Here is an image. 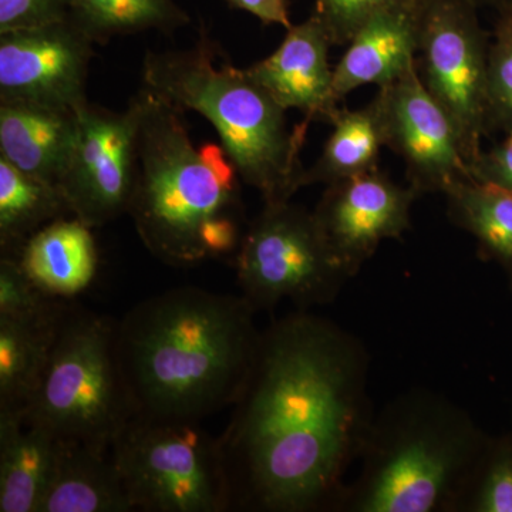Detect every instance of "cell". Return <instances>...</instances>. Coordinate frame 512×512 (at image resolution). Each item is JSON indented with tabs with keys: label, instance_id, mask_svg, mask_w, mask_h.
<instances>
[{
	"label": "cell",
	"instance_id": "cell-23",
	"mask_svg": "<svg viewBox=\"0 0 512 512\" xmlns=\"http://www.w3.org/2000/svg\"><path fill=\"white\" fill-rule=\"evenodd\" d=\"M72 214L62 190L0 157V249L15 258L30 237Z\"/></svg>",
	"mask_w": 512,
	"mask_h": 512
},
{
	"label": "cell",
	"instance_id": "cell-18",
	"mask_svg": "<svg viewBox=\"0 0 512 512\" xmlns=\"http://www.w3.org/2000/svg\"><path fill=\"white\" fill-rule=\"evenodd\" d=\"M92 229L79 218H62L30 237L15 259L40 289L56 298H73L90 288L99 271Z\"/></svg>",
	"mask_w": 512,
	"mask_h": 512
},
{
	"label": "cell",
	"instance_id": "cell-24",
	"mask_svg": "<svg viewBox=\"0 0 512 512\" xmlns=\"http://www.w3.org/2000/svg\"><path fill=\"white\" fill-rule=\"evenodd\" d=\"M70 19L96 45L144 32L171 35L190 23L177 0H72Z\"/></svg>",
	"mask_w": 512,
	"mask_h": 512
},
{
	"label": "cell",
	"instance_id": "cell-12",
	"mask_svg": "<svg viewBox=\"0 0 512 512\" xmlns=\"http://www.w3.org/2000/svg\"><path fill=\"white\" fill-rule=\"evenodd\" d=\"M94 45L72 19L0 33V101L79 109Z\"/></svg>",
	"mask_w": 512,
	"mask_h": 512
},
{
	"label": "cell",
	"instance_id": "cell-29",
	"mask_svg": "<svg viewBox=\"0 0 512 512\" xmlns=\"http://www.w3.org/2000/svg\"><path fill=\"white\" fill-rule=\"evenodd\" d=\"M72 15V0H0V33L39 28Z\"/></svg>",
	"mask_w": 512,
	"mask_h": 512
},
{
	"label": "cell",
	"instance_id": "cell-32",
	"mask_svg": "<svg viewBox=\"0 0 512 512\" xmlns=\"http://www.w3.org/2000/svg\"><path fill=\"white\" fill-rule=\"evenodd\" d=\"M478 9H490L497 13L512 12V0H471Z\"/></svg>",
	"mask_w": 512,
	"mask_h": 512
},
{
	"label": "cell",
	"instance_id": "cell-6",
	"mask_svg": "<svg viewBox=\"0 0 512 512\" xmlns=\"http://www.w3.org/2000/svg\"><path fill=\"white\" fill-rule=\"evenodd\" d=\"M117 323L69 308L25 416L62 441L110 451L134 416L117 356Z\"/></svg>",
	"mask_w": 512,
	"mask_h": 512
},
{
	"label": "cell",
	"instance_id": "cell-19",
	"mask_svg": "<svg viewBox=\"0 0 512 512\" xmlns=\"http://www.w3.org/2000/svg\"><path fill=\"white\" fill-rule=\"evenodd\" d=\"M133 510L110 451L63 441L39 512Z\"/></svg>",
	"mask_w": 512,
	"mask_h": 512
},
{
	"label": "cell",
	"instance_id": "cell-7",
	"mask_svg": "<svg viewBox=\"0 0 512 512\" xmlns=\"http://www.w3.org/2000/svg\"><path fill=\"white\" fill-rule=\"evenodd\" d=\"M110 453L134 510L234 508L220 439L202 429L200 421L133 416Z\"/></svg>",
	"mask_w": 512,
	"mask_h": 512
},
{
	"label": "cell",
	"instance_id": "cell-13",
	"mask_svg": "<svg viewBox=\"0 0 512 512\" xmlns=\"http://www.w3.org/2000/svg\"><path fill=\"white\" fill-rule=\"evenodd\" d=\"M420 195L376 170L326 185L313 217L333 258L350 279L386 239L410 228Z\"/></svg>",
	"mask_w": 512,
	"mask_h": 512
},
{
	"label": "cell",
	"instance_id": "cell-3",
	"mask_svg": "<svg viewBox=\"0 0 512 512\" xmlns=\"http://www.w3.org/2000/svg\"><path fill=\"white\" fill-rule=\"evenodd\" d=\"M137 173L128 215L148 251L188 266L237 255L245 208L237 168L224 148H197L183 113L141 87Z\"/></svg>",
	"mask_w": 512,
	"mask_h": 512
},
{
	"label": "cell",
	"instance_id": "cell-21",
	"mask_svg": "<svg viewBox=\"0 0 512 512\" xmlns=\"http://www.w3.org/2000/svg\"><path fill=\"white\" fill-rule=\"evenodd\" d=\"M63 316L55 322L0 318V414L29 409L45 376Z\"/></svg>",
	"mask_w": 512,
	"mask_h": 512
},
{
	"label": "cell",
	"instance_id": "cell-14",
	"mask_svg": "<svg viewBox=\"0 0 512 512\" xmlns=\"http://www.w3.org/2000/svg\"><path fill=\"white\" fill-rule=\"evenodd\" d=\"M332 40L313 12L305 22L286 29L272 55L248 67V72L282 109L298 110L308 123L332 124L340 110L333 92L329 63Z\"/></svg>",
	"mask_w": 512,
	"mask_h": 512
},
{
	"label": "cell",
	"instance_id": "cell-11",
	"mask_svg": "<svg viewBox=\"0 0 512 512\" xmlns=\"http://www.w3.org/2000/svg\"><path fill=\"white\" fill-rule=\"evenodd\" d=\"M375 101L386 148L402 158L407 185L417 194H444L471 177L456 128L421 80L417 63L377 87Z\"/></svg>",
	"mask_w": 512,
	"mask_h": 512
},
{
	"label": "cell",
	"instance_id": "cell-16",
	"mask_svg": "<svg viewBox=\"0 0 512 512\" xmlns=\"http://www.w3.org/2000/svg\"><path fill=\"white\" fill-rule=\"evenodd\" d=\"M77 133V110L0 101V157L59 187Z\"/></svg>",
	"mask_w": 512,
	"mask_h": 512
},
{
	"label": "cell",
	"instance_id": "cell-9",
	"mask_svg": "<svg viewBox=\"0 0 512 512\" xmlns=\"http://www.w3.org/2000/svg\"><path fill=\"white\" fill-rule=\"evenodd\" d=\"M471 0H421L417 67L424 86L456 128L468 167L483 151L491 33Z\"/></svg>",
	"mask_w": 512,
	"mask_h": 512
},
{
	"label": "cell",
	"instance_id": "cell-25",
	"mask_svg": "<svg viewBox=\"0 0 512 512\" xmlns=\"http://www.w3.org/2000/svg\"><path fill=\"white\" fill-rule=\"evenodd\" d=\"M454 512H512V431L488 437Z\"/></svg>",
	"mask_w": 512,
	"mask_h": 512
},
{
	"label": "cell",
	"instance_id": "cell-26",
	"mask_svg": "<svg viewBox=\"0 0 512 512\" xmlns=\"http://www.w3.org/2000/svg\"><path fill=\"white\" fill-rule=\"evenodd\" d=\"M487 136L512 131V12L497 13L485 87Z\"/></svg>",
	"mask_w": 512,
	"mask_h": 512
},
{
	"label": "cell",
	"instance_id": "cell-17",
	"mask_svg": "<svg viewBox=\"0 0 512 512\" xmlns=\"http://www.w3.org/2000/svg\"><path fill=\"white\" fill-rule=\"evenodd\" d=\"M62 443L25 413L0 414V512H39Z\"/></svg>",
	"mask_w": 512,
	"mask_h": 512
},
{
	"label": "cell",
	"instance_id": "cell-8",
	"mask_svg": "<svg viewBox=\"0 0 512 512\" xmlns=\"http://www.w3.org/2000/svg\"><path fill=\"white\" fill-rule=\"evenodd\" d=\"M242 296L255 311L284 299L301 311L335 301L349 276L329 251L313 212L265 202L234 258Z\"/></svg>",
	"mask_w": 512,
	"mask_h": 512
},
{
	"label": "cell",
	"instance_id": "cell-10",
	"mask_svg": "<svg viewBox=\"0 0 512 512\" xmlns=\"http://www.w3.org/2000/svg\"><path fill=\"white\" fill-rule=\"evenodd\" d=\"M140 107L106 109L86 101L77 109V133L60 181L73 217L97 228L128 214L137 173Z\"/></svg>",
	"mask_w": 512,
	"mask_h": 512
},
{
	"label": "cell",
	"instance_id": "cell-1",
	"mask_svg": "<svg viewBox=\"0 0 512 512\" xmlns=\"http://www.w3.org/2000/svg\"><path fill=\"white\" fill-rule=\"evenodd\" d=\"M369 365L356 336L306 311L261 333L220 437L234 508L336 511L376 414Z\"/></svg>",
	"mask_w": 512,
	"mask_h": 512
},
{
	"label": "cell",
	"instance_id": "cell-30",
	"mask_svg": "<svg viewBox=\"0 0 512 512\" xmlns=\"http://www.w3.org/2000/svg\"><path fill=\"white\" fill-rule=\"evenodd\" d=\"M468 171L478 181L500 185L512 192V131L493 147L481 151Z\"/></svg>",
	"mask_w": 512,
	"mask_h": 512
},
{
	"label": "cell",
	"instance_id": "cell-27",
	"mask_svg": "<svg viewBox=\"0 0 512 512\" xmlns=\"http://www.w3.org/2000/svg\"><path fill=\"white\" fill-rule=\"evenodd\" d=\"M63 299L49 295L29 278L12 256L0 259V318L55 322L67 312Z\"/></svg>",
	"mask_w": 512,
	"mask_h": 512
},
{
	"label": "cell",
	"instance_id": "cell-2",
	"mask_svg": "<svg viewBox=\"0 0 512 512\" xmlns=\"http://www.w3.org/2000/svg\"><path fill=\"white\" fill-rule=\"evenodd\" d=\"M244 296L177 288L117 323V356L134 416L201 421L234 406L258 352Z\"/></svg>",
	"mask_w": 512,
	"mask_h": 512
},
{
	"label": "cell",
	"instance_id": "cell-28",
	"mask_svg": "<svg viewBox=\"0 0 512 512\" xmlns=\"http://www.w3.org/2000/svg\"><path fill=\"white\" fill-rule=\"evenodd\" d=\"M399 0H316V15L322 20L333 46L348 45L373 16Z\"/></svg>",
	"mask_w": 512,
	"mask_h": 512
},
{
	"label": "cell",
	"instance_id": "cell-5",
	"mask_svg": "<svg viewBox=\"0 0 512 512\" xmlns=\"http://www.w3.org/2000/svg\"><path fill=\"white\" fill-rule=\"evenodd\" d=\"M488 434L463 407L413 389L373 417L336 511L454 512Z\"/></svg>",
	"mask_w": 512,
	"mask_h": 512
},
{
	"label": "cell",
	"instance_id": "cell-4",
	"mask_svg": "<svg viewBox=\"0 0 512 512\" xmlns=\"http://www.w3.org/2000/svg\"><path fill=\"white\" fill-rule=\"evenodd\" d=\"M141 87L183 114L210 121L242 183L264 204L289 201L301 190V153L311 123L289 130L286 110L248 69L229 62L207 30L190 49L148 52Z\"/></svg>",
	"mask_w": 512,
	"mask_h": 512
},
{
	"label": "cell",
	"instance_id": "cell-20",
	"mask_svg": "<svg viewBox=\"0 0 512 512\" xmlns=\"http://www.w3.org/2000/svg\"><path fill=\"white\" fill-rule=\"evenodd\" d=\"M444 195L450 221L476 239L485 261L503 269L512 292V192L466 177Z\"/></svg>",
	"mask_w": 512,
	"mask_h": 512
},
{
	"label": "cell",
	"instance_id": "cell-31",
	"mask_svg": "<svg viewBox=\"0 0 512 512\" xmlns=\"http://www.w3.org/2000/svg\"><path fill=\"white\" fill-rule=\"evenodd\" d=\"M232 8L244 10L258 19L262 25H278L289 29L292 26L289 15V0H224Z\"/></svg>",
	"mask_w": 512,
	"mask_h": 512
},
{
	"label": "cell",
	"instance_id": "cell-15",
	"mask_svg": "<svg viewBox=\"0 0 512 512\" xmlns=\"http://www.w3.org/2000/svg\"><path fill=\"white\" fill-rule=\"evenodd\" d=\"M421 0H399L373 16L348 43L333 69V92L342 101L360 87L392 82L417 63Z\"/></svg>",
	"mask_w": 512,
	"mask_h": 512
},
{
	"label": "cell",
	"instance_id": "cell-22",
	"mask_svg": "<svg viewBox=\"0 0 512 512\" xmlns=\"http://www.w3.org/2000/svg\"><path fill=\"white\" fill-rule=\"evenodd\" d=\"M330 126L332 133L318 160L303 171L302 188L338 183L379 170L386 141L375 101L362 109H340Z\"/></svg>",
	"mask_w": 512,
	"mask_h": 512
}]
</instances>
